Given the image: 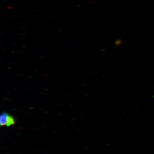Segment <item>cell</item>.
<instances>
[{
  "label": "cell",
  "mask_w": 154,
  "mask_h": 154,
  "mask_svg": "<svg viewBox=\"0 0 154 154\" xmlns=\"http://www.w3.org/2000/svg\"><path fill=\"white\" fill-rule=\"evenodd\" d=\"M16 121L12 115L6 112H3L0 116L1 126L10 127L14 125Z\"/></svg>",
  "instance_id": "cell-1"
}]
</instances>
